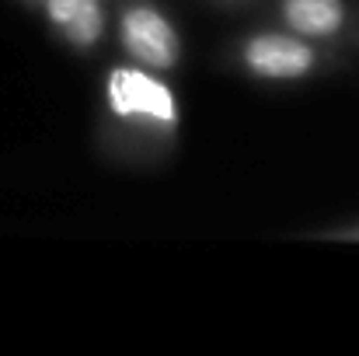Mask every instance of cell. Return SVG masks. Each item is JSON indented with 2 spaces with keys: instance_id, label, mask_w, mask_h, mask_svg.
<instances>
[{
  "instance_id": "cell-5",
  "label": "cell",
  "mask_w": 359,
  "mask_h": 356,
  "mask_svg": "<svg viewBox=\"0 0 359 356\" xmlns=\"http://www.w3.org/2000/svg\"><path fill=\"white\" fill-rule=\"evenodd\" d=\"M283 21L304 39H332L346 25V0H283Z\"/></svg>"
},
{
  "instance_id": "cell-3",
  "label": "cell",
  "mask_w": 359,
  "mask_h": 356,
  "mask_svg": "<svg viewBox=\"0 0 359 356\" xmlns=\"http://www.w3.org/2000/svg\"><path fill=\"white\" fill-rule=\"evenodd\" d=\"M241 60H244V67L255 77H265V81H300V77H307L314 70L318 53L297 32H290V35H283V32H258V35H251L244 42Z\"/></svg>"
},
{
  "instance_id": "cell-4",
  "label": "cell",
  "mask_w": 359,
  "mask_h": 356,
  "mask_svg": "<svg viewBox=\"0 0 359 356\" xmlns=\"http://www.w3.org/2000/svg\"><path fill=\"white\" fill-rule=\"evenodd\" d=\"M53 28L77 49H95L105 35V4L102 0H46Z\"/></svg>"
},
{
  "instance_id": "cell-1",
  "label": "cell",
  "mask_w": 359,
  "mask_h": 356,
  "mask_svg": "<svg viewBox=\"0 0 359 356\" xmlns=\"http://www.w3.org/2000/svg\"><path fill=\"white\" fill-rule=\"evenodd\" d=\"M105 98L116 119H136L154 126H178V98L175 91L154 77L147 67H112L105 81Z\"/></svg>"
},
{
  "instance_id": "cell-2",
  "label": "cell",
  "mask_w": 359,
  "mask_h": 356,
  "mask_svg": "<svg viewBox=\"0 0 359 356\" xmlns=\"http://www.w3.org/2000/svg\"><path fill=\"white\" fill-rule=\"evenodd\" d=\"M119 39L126 56L147 70H171L182 60V39L175 25L150 4H136L122 14Z\"/></svg>"
}]
</instances>
